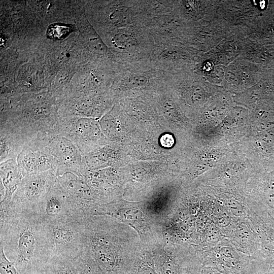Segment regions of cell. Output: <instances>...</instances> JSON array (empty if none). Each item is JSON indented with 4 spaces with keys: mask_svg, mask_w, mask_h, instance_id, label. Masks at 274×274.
I'll return each instance as SVG.
<instances>
[{
    "mask_svg": "<svg viewBox=\"0 0 274 274\" xmlns=\"http://www.w3.org/2000/svg\"><path fill=\"white\" fill-rule=\"evenodd\" d=\"M0 274H20L14 263L6 256L2 247L0 253Z\"/></svg>",
    "mask_w": 274,
    "mask_h": 274,
    "instance_id": "obj_17",
    "label": "cell"
},
{
    "mask_svg": "<svg viewBox=\"0 0 274 274\" xmlns=\"http://www.w3.org/2000/svg\"><path fill=\"white\" fill-rule=\"evenodd\" d=\"M39 274H82L76 258L52 256Z\"/></svg>",
    "mask_w": 274,
    "mask_h": 274,
    "instance_id": "obj_15",
    "label": "cell"
},
{
    "mask_svg": "<svg viewBox=\"0 0 274 274\" xmlns=\"http://www.w3.org/2000/svg\"><path fill=\"white\" fill-rule=\"evenodd\" d=\"M87 218L68 215L46 222L52 256L77 258L85 247V221Z\"/></svg>",
    "mask_w": 274,
    "mask_h": 274,
    "instance_id": "obj_4",
    "label": "cell"
},
{
    "mask_svg": "<svg viewBox=\"0 0 274 274\" xmlns=\"http://www.w3.org/2000/svg\"><path fill=\"white\" fill-rule=\"evenodd\" d=\"M1 216L9 211L13 195L23 179L17 160H8L1 163Z\"/></svg>",
    "mask_w": 274,
    "mask_h": 274,
    "instance_id": "obj_12",
    "label": "cell"
},
{
    "mask_svg": "<svg viewBox=\"0 0 274 274\" xmlns=\"http://www.w3.org/2000/svg\"><path fill=\"white\" fill-rule=\"evenodd\" d=\"M49 132L61 135L70 139L84 156L97 145L104 142L97 123L88 118L58 117L55 126Z\"/></svg>",
    "mask_w": 274,
    "mask_h": 274,
    "instance_id": "obj_8",
    "label": "cell"
},
{
    "mask_svg": "<svg viewBox=\"0 0 274 274\" xmlns=\"http://www.w3.org/2000/svg\"><path fill=\"white\" fill-rule=\"evenodd\" d=\"M38 213L46 222L68 215H77L73 212L66 196L58 186L56 180L41 203Z\"/></svg>",
    "mask_w": 274,
    "mask_h": 274,
    "instance_id": "obj_13",
    "label": "cell"
},
{
    "mask_svg": "<svg viewBox=\"0 0 274 274\" xmlns=\"http://www.w3.org/2000/svg\"><path fill=\"white\" fill-rule=\"evenodd\" d=\"M69 31V28L66 26L55 24L54 26H50V29L48 30V35L52 38L60 39L63 38L64 35H66Z\"/></svg>",
    "mask_w": 274,
    "mask_h": 274,
    "instance_id": "obj_18",
    "label": "cell"
},
{
    "mask_svg": "<svg viewBox=\"0 0 274 274\" xmlns=\"http://www.w3.org/2000/svg\"><path fill=\"white\" fill-rule=\"evenodd\" d=\"M16 160L23 177L49 170L55 172L52 158L38 135L22 150Z\"/></svg>",
    "mask_w": 274,
    "mask_h": 274,
    "instance_id": "obj_11",
    "label": "cell"
},
{
    "mask_svg": "<svg viewBox=\"0 0 274 274\" xmlns=\"http://www.w3.org/2000/svg\"><path fill=\"white\" fill-rule=\"evenodd\" d=\"M56 182L66 196L75 214L85 218L93 216L98 205L84 177L66 173L56 177Z\"/></svg>",
    "mask_w": 274,
    "mask_h": 274,
    "instance_id": "obj_10",
    "label": "cell"
},
{
    "mask_svg": "<svg viewBox=\"0 0 274 274\" xmlns=\"http://www.w3.org/2000/svg\"><path fill=\"white\" fill-rule=\"evenodd\" d=\"M108 215L117 219L133 228L139 234L142 245L152 246L164 238L162 228L152 220L141 202L117 199L97 206L93 215Z\"/></svg>",
    "mask_w": 274,
    "mask_h": 274,
    "instance_id": "obj_3",
    "label": "cell"
},
{
    "mask_svg": "<svg viewBox=\"0 0 274 274\" xmlns=\"http://www.w3.org/2000/svg\"><path fill=\"white\" fill-rule=\"evenodd\" d=\"M50 155L56 176L66 173L85 177L88 169L85 159L77 146L70 139L61 135L47 132L38 135Z\"/></svg>",
    "mask_w": 274,
    "mask_h": 274,
    "instance_id": "obj_5",
    "label": "cell"
},
{
    "mask_svg": "<svg viewBox=\"0 0 274 274\" xmlns=\"http://www.w3.org/2000/svg\"><path fill=\"white\" fill-rule=\"evenodd\" d=\"M0 162L17 159L22 150L32 141L31 138L12 125L1 122Z\"/></svg>",
    "mask_w": 274,
    "mask_h": 274,
    "instance_id": "obj_14",
    "label": "cell"
},
{
    "mask_svg": "<svg viewBox=\"0 0 274 274\" xmlns=\"http://www.w3.org/2000/svg\"><path fill=\"white\" fill-rule=\"evenodd\" d=\"M0 218L6 256L20 274H39L52 255L46 223L37 212L12 206Z\"/></svg>",
    "mask_w": 274,
    "mask_h": 274,
    "instance_id": "obj_1",
    "label": "cell"
},
{
    "mask_svg": "<svg viewBox=\"0 0 274 274\" xmlns=\"http://www.w3.org/2000/svg\"><path fill=\"white\" fill-rule=\"evenodd\" d=\"M180 246L165 237L151 246L159 274H200V263L191 253L180 252Z\"/></svg>",
    "mask_w": 274,
    "mask_h": 274,
    "instance_id": "obj_7",
    "label": "cell"
},
{
    "mask_svg": "<svg viewBox=\"0 0 274 274\" xmlns=\"http://www.w3.org/2000/svg\"><path fill=\"white\" fill-rule=\"evenodd\" d=\"M124 274H159L151 246H143L138 257Z\"/></svg>",
    "mask_w": 274,
    "mask_h": 274,
    "instance_id": "obj_16",
    "label": "cell"
},
{
    "mask_svg": "<svg viewBox=\"0 0 274 274\" xmlns=\"http://www.w3.org/2000/svg\"><path fill=\"white\" fill-rule=\"evenodd\" d=\"M56 177L53 170H49L23 177L13 195L10 206L38 212Z\"/></svg>",
    "mask_w": 274,
    "mask_h": 274,
    "instance_id": "obj_9",
    "label": "cell"
},
{
    "mask_svg": "<svg viewBox=\"0 0 274 274\" xmlns=\"http://www.w3.org/2000/svg\"><path fill=\"white\" fill-rule=\"evenodd\" d=\"M84 251L101 274H124L141 249L138 233L108 215H96L85 221Z\"/></svg>",
    "mask_w": 274,
    "mask_h": 274,
    "instance_id": "obj_2",
    "label": "cell"
},
{
    "mask_svg": "<svg viewBox=\"0 0 274 274\" xmlns=\"http://www.w3.org/2000/svg\"><path fill=\"white\" fill-rule=\"evenodd\" d=\"M200 274H221L219 272L215 271L214 270H210L208 269H204Z\"/></svg>",
    "mask_w": 274,
    "mask_h": 274,
    "instance_id": "obj_19",
    "label": "cell"
},
{
    "mask_svg": "<svg viewBox=\"0 0 274 274\" xmlns=\"http://www.w3.org/2000/svg\"><path fill=\"white\" fill-rule=\"evenodd\" d=\"M112 42L123 63L149 61L155 46L149 29L143 24L118 28Z\"/></svg>",
    "mask_w": 274,
    "mask_h": 274,
    "instance_id": "obj_6",
    "label": "cell"
}]
</instances>
